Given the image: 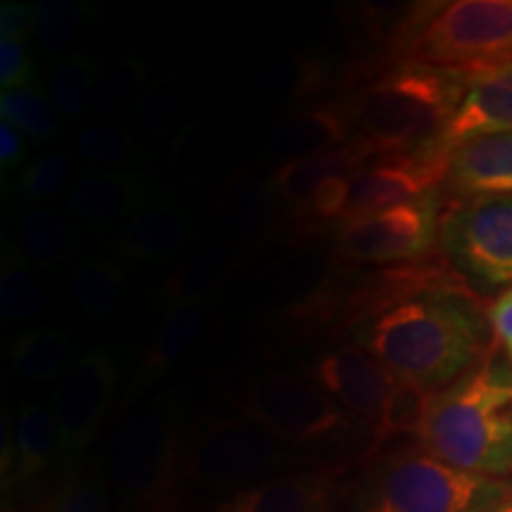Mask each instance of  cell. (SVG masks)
<instances>
[{"mask_svg":"<svg viewBox=\"0 0 512 512\" xmlns=\"http://www.w3.org/2000/svg\"><path fill=\"white\" fill-rule=\"evenodd\" d=\"M491 332L489 311L456 278L420 268L392 302L358 320L354 337L399 382L437 392L484 361Z\"/></svg>","mask_w":512,"mask_h":512,"instance_id":"cell-1","label":"cell"},{"mask_svg":"<svg viewBox=\"0 0 512 512\" xmlns=\"http://www.w3.org/2000/svg\"><path fill=\"white\" fill-rule=\"evenodd\" d=\"M418 446L430 456L475 472L510 479L512 475V368L484 358L430 399Z\"/></svg>","mask_w":512,"mask_h":512,"instance_id":"cell-2","label":"cell"},{"mask_svg":"<svg viewBox=\"0 0 512 512\" xmlns=\"http://www.w3.org/2000/svg\"><path fill=\"white\" fill-rule=\"evenodd\" d=\"M467 76L406 62L370 83L354 105L358 138L380 157L413 155L437 147L448 119L463 98Z\"/></svg>","mask_w":512,"mask_h":512,"instance_id":"cell-3","label":"cell"},{"mask_svg":"<svg viewBox=\"0 0 512 512\" xmlns=\"http://www.w3.org/2000/svg\"><path fill=\"white\" fill-rule=\"evenodd\" d=\"M183 475L174 394H157L121 420L107 448L105 477L128 512H164Z\"/></svg>","mask_w":512,"mask_h":512,"instance_id":"cell-4","label":"cell"},{"mask_svg":"<svg viewBox=\"0 0 512 512\" xmlns=\"http://www.w3.org/2000/svg\"><path fill=\"white\" fill-rule=\"evenodd\" d=\"M512 501V479L458 470L422 448L389 456L370 472L356 512H494Z\"/></svg>","mask_w":512,"mask_h":512,"instance_id":"cell-5","label":"cell"},{"mask_svg":"<svg viewBox=\"0 0 512 512\" xmlns=\"http://www.w3.org/2000/svg\"><path fill=\"white\" fill-rule=\"evenodd\" d=\"M316 458L247 420L209 418L183 446V475L214 494L233 496L268 479L311 470Z\"/></svg>","mask_w":512,"mask_h":512,"instance_id":"cell-6","label":"cell"},{"mask_svg":"<svg viewBox=\"0 0 512 512\" xmlns=\"http://www.w3.org/2000/svg\"><path fill=\"white\" fill-rule=\"evenodd\" d=\"M408 62L479 74L512 62V0H453L420 19L406 43Z\"/></svg>","mask_w":512,"mask_h":512,"instance_id":"cell-7","label":"cell"},{"mask_svg":"<svg viewBox=\"0 0 512 512\" xmlns=\"http://www.w3.org/2000/svg\"><path fill=\"white\" fill-rule=\"evenodd\" d=\"M233 406L242 420L299 448L335 441L354 427V420L309 377L283 370H266L240 382L233 389Z\"/></svg>","mask_w":512,"mask_h":512,"instance_id":"cell-8","label":"cell"},{"mask_svg":"<svg viewBox=\"0 0 512 512\" xmlns=\"http://www.w3.org/2000/svg\"><path fill=\"white\" fill-rule=\"evenodd\" d=\"M446 259L484 290L512 287V195L458 200L441 214Z\"/></svg>","mask_w":512,"mask_h":512,"instance_id":"cell-9","label":"cell"},{"mask_svg":"<svg viewBox=\"0 0 512 512\" xmlns=\"http://www.w3.org/2000/svg\"><path fill=\"white\" fill-rule=\"evenodd\" d=\"M441 202L439 190L420 200L396 204L342 221L337 238L339 256L351 264H399L432 252L439 240Z\"/></svg>","mask_w":512,"mask_h":512,"instance_id":"cell-10","label":"cell"},{"mask_svg":"<svg viewBox=\"0 0 512 512\" xmlns=\"http://www.w3.org/2000/svg\"><path fill=\"white\" fill-rule=\"evenodd\" d=\"M117 384L119 368L107 349L86 351L57 380L48 408L53 413L64 460H79L91 446Z\"/></svg>","mask_w":512,"mask_h":512,"instance_id":"cell-11","label":"cell"},{"mask_svg":"<svg viewBox=\"0 0 512 512\" xmlns=\"http://www.w3.org/2000/svg\"><path fill=\"white\" fill-rule=\"evenodd\" d=\"M302 375L323 389L351 420L370 430V441L380 430L399 382L366 349L351 344L318 354Z\"/></svg>","mask_w":512,"mask_h":512,"instance_id":"cell-12","label":"cell"},{"mask_svg":"<svg viewBox=\"0 0 512 512\" xmlns=\"http://www.w3.org/2000/svg\"><path fill=\"white\" fill-rule=\"evenodd\" d=\"M446 157L448 152L439 147L413 155L377 157L351 176V202L344 221L437 192L446 178Z\"/></svg>","mask_w":512,"mask_h":512,"instance_id":"cell-13","label":"cell"},{"mask_svg":"<svg viewBox=\"0 0 512 512\" xmlns=\"http://www.w3.org/2000/svg\"><path fill=\"white\" fill-rule=\"evenodd\" d=\"M342 486L339 467H311L221 498L214 512H332Z\"/></svg>","mask_w":512,"mask_h":512,"instance_id":"cell-14","label":"cell"},{"mask_svg":"<svg viewBox=\"0 0 512 512\" xmlns=\"http://www.w3.org/2000/svg\"><path fill=\"white\" fill-rule=\"evenodd\" d=\"M501 133H512V62L467 76L463 98L437 147L448 152L475 138Z\"/></svg>","mask_w":512,"mask_h":512,"instance_id":"cell-15","label":"cell"},{"mask_svg":"<svg viewBox=\"0 0 512 512\" xmlns=\"http://www.w3.org/2000/svg\"><path fill=\"white\" fill-rule=\"evenodd\" d=\"M444 185L458 200L512 195V133L475 138L448 150Z\"/></svg>","mask_w":512,"mask_h":512,"instance_id":"cell-16","label":"cell"},{"mask_svg":"<svg viewBox=\"0 0 512 512\" xmlns=\"http://www.w3.org/2000/svg\"><path fill=\"white\" fill-rule=\"evenodd\" d=\"M145 204V185L138 176L112 169H86L67 195V211L88 228H110L131 219Z\"/></svg>","mask_w":512,"mask_h":512,"instance_id":"cell-17","label":"cell"},{"mask_svg":"<svg viewBox=\"0 0 512 512\" xmlns=\"http://www.w3.org/2000/svg\"><path fill=\"white\" fill-rule=\"evenodd\" d=\"M8 430V422H5ZM10 441L5 439L3 448V477L10 475L15 482H38L53 470L55 460L62 458L60 437L50 408L38 401H24L15 415V422L8 430Z\"/></svg>","mask_w":512,"mask_h":512,"instance_id":"cell-18","label":"cell"},{"mask_svg":"<svg viewBox=\"0 0 512 512\" xmlns=\"http://www.w3.org/2000/svg\"><path fill=\"white\" fill-rule=\"evenodd\" d=\"M380 157L377 150L363 138L354 136L347 145L335 147V150L318 152L302 159L283 162L273 169L268 185L273 195L285 202H306L311 192L325 183L328 178L337 176H354L363 166Z\"/></svg>","mask_w":512,"mask_h":512,"instance_id":"cell-19","label":"cell"},{"mask_svg":"<svg viewBox=\"0 0 512 512\" xmlns=\"http://www.w3.org/2000/svg\"><path fill=\"white\" fill-rule=\"evenodd\" d=\"M354 136L356 131L351 114L337 110V107H311V110H302L280 121L268 138L266 150L283 164L335 150V147L347 145Z\"/></svg>","mask_w":512,"mask_h":512,"instance_id":"cell-20","label":"cell"},{"mask_svg":"<svg viewBox=\"0 0 512 512\" xmlns=\"http://www.w3.org/2000/svg\"><path fill=\"white\" fill-rule=\"evenodd\" d=\"M204 320H207V304L204 302L169 306L157 335L152 337L150 347H147L143 361L136 370V380L131 384L133 394L140 392L147 384H155L159 377L190 356V351L195 349V344L202 337Z\"/></svg>","mask_w":512,"mask_h":512,"instance_id":"cell-21","label":"cell"},{"mask_svg":"<svg viewBox=\"0 0 512 512\" xmlns=\"http://www.w3.org/2000/svg\"><path fill=\"white\" fill-rule=\"evenodd\" d=\"M15 242L19 252L38 271L60 268L79 249L76 221L55 207H29L17 216Z\"/></svg>","mask_w":512,"mask_h":512,"instance_id":"cell-22","label":"cell"},{"mask_svg":"<svg viewBox=\"0 0 512 512\" xmlns=\"http://www.w3.org/2000/svg\"><path fill=\"white\" fill-rule=\"evenodd\" d=\"M76 339L57 325H31L8 342L10 368L24 382L60 380L74 366Z\"/></svg>","mask_w":512,"mask_h":512,"instance_id":"cell-23","label":"cell"},{"mask_svg":"<svg viewBox=\"0 0 512 512\" xmlns=\"http://www.w3.org/2000/svg\"><path fill=\"white\" fill-rule=\"evenodd\" d=\"M192 226L181 211L140 209L119 230L117 249L128 261H157L176 254L190 240Z\"/></svg>","mask_w":512,"mask_h":512,"instance_id":"cell-24","label":"cell"},{"mask_svg":"<svg viewBox=\"0 0 512 512\" xmlns=\"http://www.w3.org/2000/svg\"><path fill=\"white\" fill-rule=\"evenodd\" d=\"M50 304L43 278L24 259L15 242H5L0 261V313L5 323L27 325L46 316Z\"/></svg>","mask_w":512,"mask_h":512,"instance_id":"cell-25","label":"cell"},{"mask_svg":"<svg viewBox=\"0 0 512 512\" xmlns=\"http://www.w3.org/2000/svg\"><path fill=\"white\" fill-rule=\"evenodd\" d=\"M126 292V268L110 256H83L69 273V297L93 318L112 316L124 304Z\"/></svg>","mask_w":512,"mask_h":512,"instance_id":"cell-26","label":"cell"},{"mask_svg":"<svg viewBox=\"0 0 512 512\" xmlns=\"http://www.w3.org/2000/svg\"><path fill=\"white\" fill-rule=\"evenodd\" d=\"M100 74L98 57L86 50H74L53 62L48 72V95L64 121H76L91 112Z\"/></svg>","mask_w":512,"mask_h":512,"instance_id":"cell-27","label":"cell"},{"mask_svg":"<svg viewBox=\"0 0 512 512\" xmlns=\"http://www.w3.org/2000/svg\"><path fill=\"white\" fill-rule=\"evenodd\" d=\"M230 256L219 245H202L192 249L178 261L164 285V297L169 306L176 304H207V299L219 290L226 278Z\"/></svg>","mask_w":512,"mask_h":512,"instance_id":"cell-28","label":"cell"},{"mask_svg":"<svg viewBox=\"0 0 512 512\" xmlns=\"http://www.w3.org/2000/svg\"><path fill=\"white\" fill-rule=\"evenodd\" d=\"M0 117L15 126L24 138L48 143L60 136L62 117L57 114L48 91L34 86L0 93Z\"/></svg>","mask_w":512,"mask_h":512,"instance_id":"cell-29","label":"cell"},{"mask_svg":"<svg viewBox=\"0 0 512 512\" xmlns=\"http://www.w3.org/2000/svg\"><path fill=\"white\" fill-rule=\"evenodd\" d=\"M76 150L93 164V169L121 171L124 166L136 164L140 147L131 128L110 119H95L76 131Z\"/></svg>","mask_w":512,"mask_h":512,"instance_id":"cell-30","label":"cell"},{"mask_svg":"<svg viewBox=\"0 0 512 512\" xmlns=\"http://www.w3.org/2000/svg\"><path fill=\"white\" fill-rule=\"evenodd\" d=\"M91 10L72 0H38L34 3V29L31 38L46 53L69 55L88 27Z\"/></svg>","mask_w":512,"mask_h":512,"instance_id":"cell-31","label":"cell"},{"mask_svg":"<svg viewBox=\"0 0 512 512\" xmlns=\"http://www.w3.org/2000/svg\"><path fill=\"white\" fill-rule=\"evenodd\" d=\"M76 181L74 155L67 150H53L36 157L22 169L17 178V190L29 204L48 207L50 202L69 195Z\"/></svg>","mask_w":512,"mask_h":512,"instance_id":"cell-32","label":"cell"},{"mask_svg":"<svg viewBox=\"0 0 512 512\" xmlns=\"http://www.w3.org/2000/svg\"><path fill=\"white\" fill-rule=\"evenodd\" d=\"M145 76L147 62L136 55L119 57L110 67L102 69L98 88H95V98L91 105V114L95 117H114V114L124 112L131 102L140 98L145 91Z\"/></svg>","mask_w":512,"mask_h":512,"instance_id":"cell-33","label":"cell"},{"mask_svg":"<svg viewBox=\"0 0 512 512\" xmlns=\"http://www.w3.org/2000/svg\"><path fill=\"white\" fill-rule=\"evenodd\" d=\"M271 197H275L271 185L261 183L259 178L247 176L230 181L219 200V216L223 226L233 230V233L259 228L268 211V204H271Z\"/></svg>","mask_w":512,"mask_h":512,"instance_id":"cell-34","label":"cell"},{"mask_svg":"<svg viewBox=\"0 0 512 512\" xmlns=\"http://www.w3.org/2000/svg\"><path fill=\"white\" fill-rule=\"evenodd\" d=\"M432 389L418 387L411 382H396L392 399H389L387 413H384L380 430H377L375 439L370 441L373 448L384 444L387 439H392L394 434H413L418 439L422 430V422H425L427 408H430Z\"/></svg>","mask_w":512,"mask_h":512,"instance_id":"cell-35","label":"cell"},{"mask_svg":"<svg viewBox=\"0 0 512 512\" xmlns=\"http://www.w3.org/2000/svg\"><path fill=\"white\" fill-rule=\"evenodd\" d=\"M29 38L0 36V86L3 91L34 86V60L27 50Z\"/></svg>","mask_w":512,"mask_h":512,"instance_id":"cell-36","label":"cell"},{"mask_svg":"<svg viewBox=\"0 0 512 512\" xmlns=\"http://www.w3.org/2000/svg\"><path fill=\"white\" fill-rule=\"evenodd\" d=\"M43 512H107L105 486L95 475L67 484Z\"/></svg>","mask_w":512,"mask_h":512,"instance_id":"cell-37","label":"cell"},{"mask_svg":"<svg viewBox=\"0 0 512 512\" xmlns=\"http://www.w3.org/2000/svg\"><path fill=\"white\" fill-rule=\"evenodd\" d=\"M351 202V176L328 178L320 183L306 200L311 216L316 219H347Z\"/></svg>","mask_w":512,"mask_h":512,"instance_id":"cell-38","label":"cell"},{"mask_svg":"<svg viewBox=\"0 0 512 512\" xmlns=\"http://www.w3.org/2000/svg\"><path fill=\"white\" fill-rule=\"evenodd\" d=\"M174 88L159 86V88H145L140 98L133 102V117L140 121L145 128H159L174 112Z\"/></svg>","mask_w":512,"mask_h":512,"instance_id":"cell-39","label":"cell"},{"mask_svg":"<svg viewBox=\"0 0 512 512\" xmlns=\"http://www.w3.org/2000/svg\"><path fill=\"white\" fill-rule=\"evenodd\" d=\"M34 29V5L17 3V0H5L0 5V36H19L31 38Z\"/></svg>","mask_w":512,"mask_h":512,"instance_id":"cell-40","label":"cell"},{"mask_svg":"<svg viewBox=\"0 0 512 512\" xmlns=\"http://www.w3.org/2000/svg\"><path fill=\"white\" fill-rule=\"evenodd\" d=\"M489 323L494 335L501 339L512 358V287L503 290L489 306Z\"/></svg>","mask_w":512,"mask_h":512,"instance_id":"cell-41","label":"cell"},{"mask_svg":"<svg viewBox=\"0 0 512 512\" xmlns=\"http://www.w3.org/2000/svg\"><path fill=\"white\" fill-rule=\"evenodd\" d=\"M29 138H24L15 126L0 124V164L3 169H15L24 162L29 152Z\"/></svg>","mask_w":512,"mask_h":512,"instance_id":"cell-42","label":"cell"},{"mask_svg":"<svg viewBox=\"0 0 512 512\" xmlns=\"http://www.w3.org/2000/svg\"><path fill=\"white\" fill-rule=\"evenodd\" d=\"M494 512H512V501H508L505 505H501V508L494 510Z\"/></svg>","mask_w":512,"mask_h":512,"instance_id":"cell-43","label":"cell"}]
</instances>
